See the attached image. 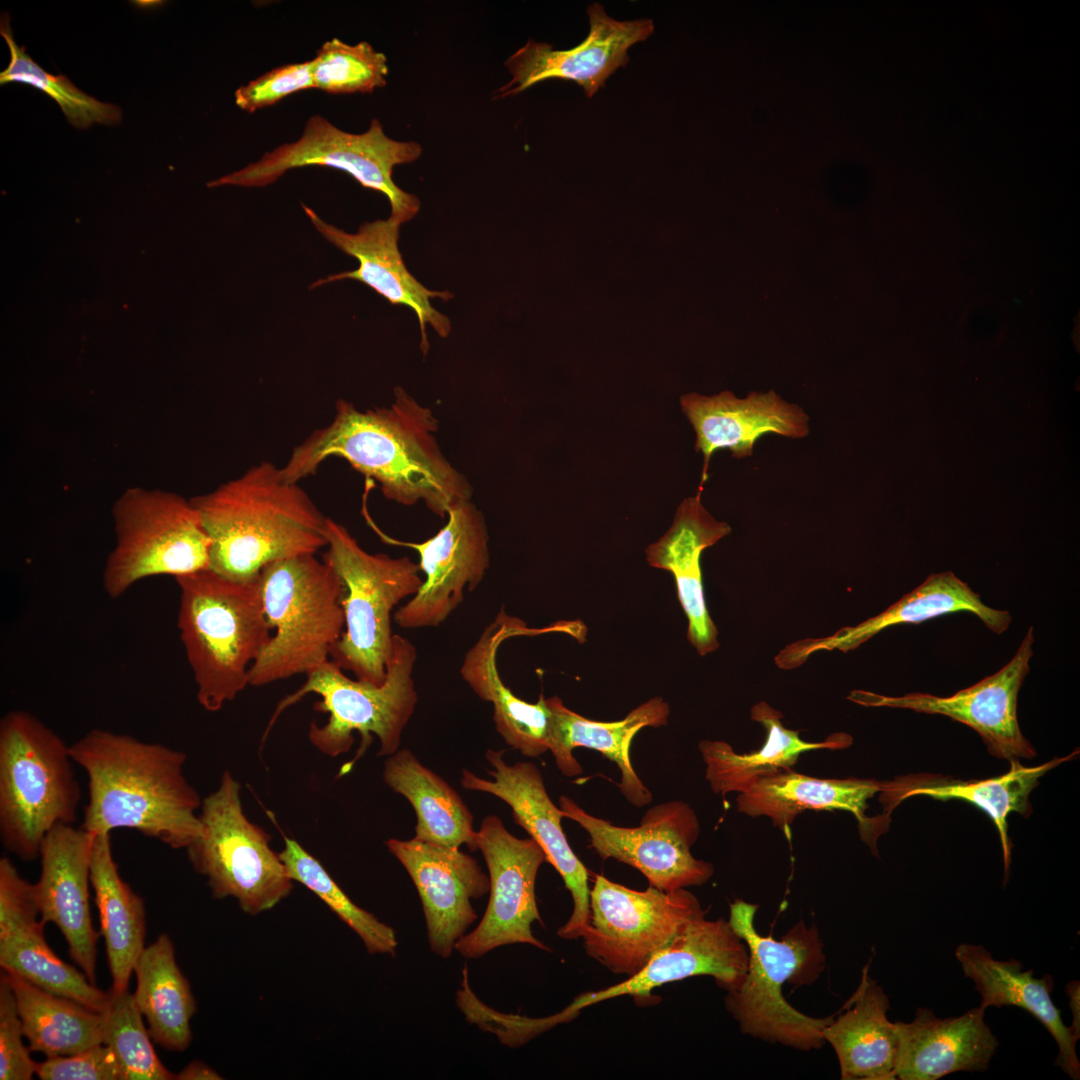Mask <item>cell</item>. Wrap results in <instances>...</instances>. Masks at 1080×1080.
<instances>
[{
  "instance_id": "5b68a950",
  "label": "cell",
  "mask_w": 1080,
  "mask_h": 1080,
  "mask_svg": "<svg viewBox=\"0 0 1080 1080\" xmlns=\"http://www.w3.org/2000/svg\"><path fill=\"white\" fill-rule=\"evenodd\" d=\"M70 746L26 711L0 721V839L23 861L39 857L58 824L77 819L81 788Z\"/></svg>"
},
{
  "instance_id": "ffe728a7",
  "label": "cell",
  "mask_w": 1080,
  "mask_h": 1080,
  "mask_svg": "<svg viewBox=\"0 0 1080 1080\" xmlns=\"http://www.w3.org/2000/svg\"><path fill=\"white\" fill-rule=\"evenodd\" d=\"M747 968V946L729 922L701 916L691 921L636 974L605 989L583 993L560 1013L534 1019V1024L542 1033L556 1024L571 1021L581 1009L590 1005L626 995L648 999L653 989L691 976H712L721 988L736 990L741 986Z\"/></svg>"
},
{
  "instance_id": "e575fe53",
  "label": "cell",
  "mask_w": 1080,
  "mask_h": 1080,
  "mask_svg": "<svg viewBox=\"0 0 1080 1080\" xmlns=\"http://www.w3.org/2000/svg\"><path fill=\"white\" fill-rule=\"evenodd\" d=\"M90 881L99 913L112 977V990L123 992L145 948L146 913L143 899L120 876L110 834L95 835Z\"/></svg>"
},
{
  "instance_id": "d4e9b609",
  "label": "cell",
  "mask_w": 1080,
  "mask_h": 1080,
  "mask_svg": "<svg viewBox=\"0 0 1080 1080\" xmlns=\"http://www.w3.org/2000/svg\"><path fill=\"white\" fill-rule=\"evenodd\" d=\"M95 835L72 824H58L40 848L41 872L32 884L40 919L62 932L68 952L87 978L95 983L96 943L90 913V866Z\"/></svg>"
},
{
  "instance_id": "cb8c5ba5",
  "label": "cell",
  "mask_w": 1080,
  "mask_h": 1080,
  "mask_svg": "<svg viewBox=\"0 0 1080 1080\" xmlns=\"http://www.w3.org/2000/svg\"><path fill=\"white\" fill-rule=\"evenodd\" d=\"M303 210L315 229L328 242L358 261V267L314 282L310 288L344 279L356 280L372 288L393 305L412 309L419 321L420 349L427 353L429 343L426 325L429 324L440 337H447L451 330L449 318L437 311L430 300H449L448 291L426 288L408 271L398 248L401 224L390 217L364 222L356 233H348L324 221L312 208L302 204Z\"/></svg>"
},
{
  "instance_id": "3957f363",
  "label": "cell",
  "mask_w": 1080,
  "mask_h": 1080,
  "mask_svg": "<svg viewBox=\"0 0 1080 1080\" xmlns=\"http://www.w3.org/2000/svg\"><path fill=\"white\" fill-rule=\"evenodd\" d=\"M190 501L210 540L209 569L225 578L251 580L272 562L327 547V517L272 462Z\"/></svg>"
},
{
  "instance_id": "8992f818",
  "label": "cell",
  "mask_w": 1080,
  "mask_h": 1080,
  "mask_svg": "<svg viewBox=\"0 0 1080 1080\" xmlns=\"http://www.w3.org/2000/svg\"><path fill=\"white\" fill-rule=\"evenodd\" d=\"M417 651L413 643L394 634L392 652L381 685L349 678L331 659L306 675L305 683L284 697L276 706L263 740L278 716L304 696L314 693L320 700L314 709L327 713L325 724L310 723L308 739L322 754L337 757L347 753L354 742L353 733L361 736L355 758L340 769L349 772L372 741L379 740L378 756H390L399 750L404 728L412 717L418 695L413 680Z\"/></svg>"
},
{
  "instance_id": "5bb4252c",
  "label": "cell",
  "mask_w": 1080,
  "mask_h": 1080,
  "mask_svg": "<svg viewBox=\"0 0 1080 1080\" xmlns=\"http://www.w3.org/2000/svg\"><path fill=\"white\" fill-rule=\"evenodd\" d=\"M565 818L588 834L590 847L603 859H615L640 871L649 885L673 891L706 883L714 873L711 863L696 859L691 847L700 834L695 811L684 801H669L648 809L637 827H621L589 814L562 795Z\"/></svg>"
},
{
  "instance_id": "4316f807",
  "label": "cell",
  "mask_w": 1080,
  "mask_h": 1080,
  "mask_svg": "<svg viewBox=\"0 0 1080 1080\" xmlns=\"http://www.w3.org/2000/svg\"><path fill=\"white\" fill-rule=\"evenodd\" d=\"M682 411L696 434L695 450L704 457L698 491L708 478L709 461L719 449L735 458L753 454L757 440L768 433L801 439L809 434V416L775 392H752L737 398L729 391L715 396L687 394L680 399Z\"/></svg>"
},
{
  "instance_id": "d590c367",
  "label": "cell",
  "mask_w": 1080,
  "mask_h": 1080,
  "mask_svg": "<svg viewBox=\"0 0 1080 1080\" xmlns=\"http://www.w3.org/2000/svg\"><path fill=\"white\" fill-rule=\"evenodd\" d=\"M383 780L405 797L417 818L415 840L449 848L477 849L474 817L460 795L439 775L424 766L409 749L388 756Z\"/></svg>"
},
{
  "instance_id": "f6af8a7d",
  "label": "cell",
  "mask_w": 1080,
  "mask_h": 1080,
  "mask_svg": "<svg viewBox=\"0 0 1080 1080\" xmlns=\"http://www.w3.org/2000/svg\"><path fill=\"white\" fill-rule=\"evenodd\" d=\"M24 1036L14 993L8 982L0 978V1080H30L36 1074L37 1063L30 1049L23 1044Z\"/></svg>"
},
{
  "instance_id": "4fadbf2b",
  "label": "cell",
  "mask_w": 1080,
  "mask_h": 1080,
  "mask_svg": "<svg viewBox=\"0 0 1080 1080\" xmlns=\"http://www.w3.org/2000/svg\"><path fill=\"white\" fill-rule=\"evenodd\" d=\"M685 888L638 891L595 875L590 917L582 938L586 953L615 974L640 971L696 918L705 916Z\"/></svg>"
},
{
  "instance_id": "30bf717a",
  "label": "cell",
  "mask_w": 1080,
  "mask_h": 1080,
  "mask_svg": "<svg viewBox=\"0 0 1080 1080\" xmlns=\"http://www.w3.org/2000/svg\"><path fill=\"white\" fill-rule=\"evenodd\" d=\"M421 154L419 143L390 138L376 118L366 131L352 133L315 114L307 119L298 139L265 152L257 161L212 180L207 186L265 187L292 169L329 167L349 174L362 187L385 195L391 208L389 217L403 224L417 215L420 200L395 184L393 169L417 160Z\"/></svg>"
},
{
  "instance_id": "8d00e7d4",
  "label": "cell",
  "mask_w": 1080,
  "mask_h": 1080,
  "mask_svg": "<svg viewBox=\"0 0 1080 1080\" xmlns=\"http://www.w3.org/2000/svg\"><path fill=\"white\" fill-rule=\"evenodd\" d=\"M133 973L134 1000L148 1023L152 1040L167 1050L185 1051L192 1040L190 1021L197 1005L166 933L143 949Z\"/></svg>"
},
{
  "instance_id": "d6a6232c",
  "label": "cell",
  "mask_w": 1080,
  "mask_h": 1080,
  "mask_svg": "<svg viewBox=\"0 0 1080 1080\" xmlns=\"http://www.w3.org/2000/svg\"><path fill=\"white\" fill-rule=\"evenodd\" d=\"M750 715L766 730L765 742L759 749L737 753L720 740H703L698 745L706 766L705 779L715 794H739L760 778L790 770L803 752L844 749L853 743L852 736L844 732L831 734L821 742L804 741L799 736L800 730L786 728L781 712L765 701L755 704Z\"/></svg>"
},
{
  "instance_id": "52a82bcc",
  "label": "cell",
  "mask_w": 1080,
  "mask_h": 1080,
  "mask_svg": "<svg viewBox=\"0 0 1080 1080\" xmlns=\"http://www.w3.org/2000/svg\"><path fill=\"white\" fill-rule=\"evenodd\" d=\"M272 637L249 669V685L307 675L328 660L345 627L343 584L316 554L277 560L260 572Z\"/></svg>"
},
{
  "instance_id": "ee69618b",
  "label": "cell",
  "mask_w": 1080,
  "mask_h": 1080,
  "mask_svg": "<svg viewBox=\"0 0 1080 1080\" xmlns=\"http://www.w3.org/2000/svg\"><path fill=\"white\" fill-rule=\"evenodd\" d=\"M315 89L311 61L281 65L241 85L234 93L241 110L254 113L294 93Z\"/></svg>"
},
{
  "instance_id": "9c48e42d",
  "label": "cell",
  "mask_w": 1080,
  "mask_h": 1080,
  "mask_svg": "<svg viewBox=\"0 0 1080 1080\" xmlns=\"http://www.w3.org/2000/svg\"><path fill=\"white\" fill-rule=\"evenodd\" d=\"M326 536L322 560L344 587L345 627L330 658L357 680L381 685L393 646L391 613L419 591L423 582L419 565L407 556L367 552L345 526L331 518L326 520Z\"/></svg>"
},
{
  "instance_id": "e0dca14e",
  "label": "cell",
  "mask_w": 1080,
  "mask_h": 1080,
  "mask_svg": "<svg viewBox=\"0 0 1080 1080\" xmlns=\"http://www.w3.org/2000/svg\"><path fill=\"white\" fill-rule=\"evenodd\" d=\"M1033 627L1026 632L1013 658L996 673L951 696L909 693L886 696L865 690H853L847 697L865 707L909 709L917 713L938 714L965 724L976 731L996 758L1032 759L1036 751L1022 734L1017 718L1018 693L1030 670L1033 655Z\"/></svg>"
},
{
  "instance_id": "f546056e",
  "label": "cell",
  "mask_w": 1080,
  "mask_h": 1080,
  "mask_svg": "<svg viewBox=\"0 0 1080 1080\" xmlns=\"http://www.w3.org/2000/svg\"><path fill=\"white\" fill-rule=\"evenodd\" d=\"M701 492L679 505L668 531L646 549L652 567L667 570L676 582L678 600L688 620L687 639L700 656L719 647L718 630L708 612L700 566L702 552L731 532L701 502Z\"/></svg>"
},
{
  "instance_id": "277c9868",
  "label": "cell",
  "mask_w": 1080,
  "mask_h": 1080,
  "mask_svg": "<svg viewBox=\"0 0 1080 1080\" xmlns=\"http://www.w3.org/2000/svg\"><path fill=\"white\" fill-rule=\"evenodd\" d=\"M178 629L197 686V700L217 712L249 685V669L273 630L265 616L260 575L225 578L209 568L175 577Z\"/></svg>"
},
{
  "instance_id": "ac0fdd59",
  "label": "cell",
  "mask_w": 1080,
  "mask_h": 1080,
  "mask_svg": "<svg viewBox=\"0 0 1080 1080\" xmlns=\"http://www.w3.org/2000/svg\"><path fill=\"white\" fill-rule=\"evenodd\" d=\"M530 632L534 630L501 609L466 653L460 673L480 699L492 703L495 728L509 746L532 758L550 751L563 775L578 776L583 768L566 747L556 708L558 697L540 695L536 703H529L514 695L499 675L500 645Z\"/></svg>"
},
{
  "instance_id": "f35d334b",
  "label": "cell",
  "mask_w": 1080,
  "mask_h": 1080,
  "mask_svg": "<svg viewBox=\"0 0 1080 1080\" xmlns=\"http://www.w3.org/2000/svg\"><path fill=\"white\" fill-rule=\"evenodd\" d=\"M558 716L567 748L585 747L600 752L615 763L621 773L618 787L629 803L642 807L652 801V793L636 774L630 759L634 736L644 727L667 724L670 707L662 697H653L631 710L622 720L602 722L588 719L567 708L559 699Z\"/></svg>"
},
{
  "instance_id": "7dc6e473",
  "label": "cell",
  "mask_w": 1080,
  "mask_h": 1080,
  "mask_svg": "<svg viewBox=\"0 0 1080 1080\" xmlns=\"http://www.w3.org/2000/svg\"><path fill=\"white\" fill-rule=\"evenodd\" d=\"M177 1080H219L222 1077L201 1061H192L175 1075Z\"/></svg>"
},
{
  "instance_id": "7a4b0ae2",
  "label": "cell",
  "mask_w": 1080,
  "mask_h": 1080,
  "mask_svg": "<svg viewBox=\"0 0 1080 1080\" xmlns=\"http://www.w3.org/2000/svg\"><path fill=\"white\" fill-rule=\"evenodd\" d=\"M70 752L88 777L83 830L133 829L172 849L201 835L202 799L184 775V752L104 729L87 732Z\"/></svg>"
},
{
  "instance_id": "bcb514c9",
  "label": "cell",
  "mask_w": 1080,
  "mask_h": 1080,
  "mask_svg": "<svg viewBox=\"0 0 1080 1080\" xmlns=\"http://www.w3.org/2000/svg\"><path fill=\"white\" fill-rule=\"evenodd\" d=\"M36 1075L42 1080H123L120 1064L105 1044L72 1055L47 1057L37 1063Z\"/></svg>"
},
{
  "instance_id": "2e32d148",
  "label": "cell",
  "mask_w": 1080,
  "mask_h": 1080,
  "mask_svg": "<svg viewBox=\"0 0 1080 1080\" xmlns=\"http://www.w3.org/2000/svg\"><path fill=\"white\" fill-rule=\"evenodd\" d=\"M388 541L416 550L424 574L419 591L393 614L405 629L441 625L463 602L465 591L480 585L490 565L486 520L471 499L454 504L446 524L429 539Z\"/></svg>"
},
{
  "instance_id": "60d3db41",
  "label": "cell",
  "mask_w": 1080,
  "mask_h": 1080,
  "mask_svg": "<svg viewBox=\"0 0 1080 1080\" xmlns=\"http://www.w3.org/2000/svg\"><path fill=\"white\" fill-rule=\"evenodd\" d=\"M0 34L10 52L8 66L0 73L1 85L15 82L41 90L60 106L68 122L77 128H88L94 123H120L122 111L118 106L97 100L78 89L65 75L54 76L38 65L25 48L15 42L6 13L0 21Z\"/></svg>"
},
{
  "instance_id": "603a6c76",
  "label": "cell",
  "mask_w": 1080,
  "mask_h": 1080,
  "mask_svg": "<svg viewBox=\"0 0 1080 1080\" xmlns=\"http://www.w3.org/2000/svg\"><path fill=\"white\" fill-rule=\"evenodd\" d=\"M32 884L12 861L0 859V966L51 993L105 1012L111 1001L87 976L60 959L44 936Z\"/></svg>"
},
{
  "instance_id": "1f68e13d",
  "label": "cell",
  "mask_w": 1080,
  "mask_h": 1080,
  "mask_svg": "<svg viewBox=\"0 0 1080 1080\" xmlns=\"http://www.w3.org/2000/svg\"><path fill=\"white\" fill-rule=\"evenodd\" d=\"M955 956L964 976L974 982V988L981 996V1008L1017 1006L1032 1014L1057 1043L1055 1065L1073 1080L1080 1079V1061L1076 1052L1078 1038L1064 1024L1061 1010L1052 1001L1054 981L1051 975L1035 978L1033 970H1022L1021 962L994 959L982 945L960 944Z\"/></svg>"
},
{
  "instance_id": "44dd1931",
  "label": "cell",
  "mask_w": 1080,
  "mask_h": 1080,
  "mask_svg": "<svg viewBox=\"0 0 1080 1080\" xmlns=\"http://www.w3.org/2000/svg\"><path fill=\"white\" fill-rule=\"evenodd\" d=\"M587 38L568 50L551 44L528 42L504 63L510 81L494 91V99L514 96L548 79L576 82L592 97L618 68L629 62L628 49L654 32L651 19L619 21L607 15L599 3L588 6Z\"/></svg>"
},
{
  "instance_id": "ba28073f",
  "label": "cell",
  "mask_w": 1080,
  "mask_h": 1080,
  "mask_svg": "<svg viewBox=\"0 0 1080 1080\" xmlns=\"http://www.w3.org/2000/svg\"><path fill=\"white\" fill-rule=\"evenodd\" d=\"M757 908L743 900L730 905L728 922L747 946L748 968L741 986L728 991L726 1007L746 1034L801 1050L819 1048L834 1016L809 1017L781 991L786 981L810 984L819 976L825 957L818 932L799 922L781 940L761 936L754 925Z\"/></svg>"
},
{
  "instance_id": "f1b7e54d",
  "label": "cell",
  "mask_w": 1080,
  "mask_h": 1080,
  "mask_svg": "<svg viewBox=\"0 0 1080 1080\" xmlns=\"http://www.w3.org/2000/svg\"><path fill=\"white\" fill-rule=\"evenodd\" d=\"M884 781L845 778L823 779L792 769L758 779L736 798L737 810L750 817L765 816L773 825L787 830L806 810H844L859 824L861 838L877 855V838L887 831L889 816L865 814L868 800L883 789Z\"/></svg>"
},
{
  "instance_id": "83f0119b",
  "label": "cell",
  "mask_w": 1080,
  "mask_h": 1080,
  "mask_svg": "<svg viewBox=\"0 0 1080 1080\" xmlns=\"http://www.w3.org/2000/svg\"><path fill=\"white\" fill-rule=\"evenodd\" d=\"M985 1011L978 1006L958 1017L938 1018L919 1007L912 1021L894 1022L895 1077L936 1080L958 1071L987 1070L999 1042L984 1020Z\"/></svg>"
},
{
  "instance_id": "c3c4849f",
  "label": "cell",
  "mask_w": 1080,
  "mask_h": 1080,
  "mask_svg": "<svg viewBox=\"0 0 1080 1080\" xmlns=\"http://www.w3.org/2000/svg\"><path fill=\"white\" fill-rule=\"evenodd\" d=\"M1066 993L1069 998V1005L1073 1015V1022L1070 1026L1072 1033L1079 1039L1080 1038V1000H1079V981H1071L1066 985Z\"/></svg>"
},
{
  "instance_id": "4dcf8cb0",
  "label": "cell",
  "mask_w": 1080,
  "mask_h": 1080,
  "mask_svg": "<svg viewBox=\"0 0 1080 1080\" xmlns=\"http://www.w3.org/2000/svg\"><path fill=\"white\" fill-rule=\"evenodd\" d=\"M1077 755L1078 749L1068 756L1033 767H1026L1019 760H1011L1006 774L985 780L962 781L926 774L898 777L884 781L879 799L888 816L898 804L913 796H927L942 801L958 799L975 805L991 818L998 830L1007 878L1012 850L1007 833L1008 815L1016 812L1028 818L1032 813L1029 797L1038 786L1039 779Z\"/></svg>"
},
{
  "instance_id": "9a60e30c",
  "label": "cell",
  "mask_w": 1080,
  "mask_h": 1080,
  "mask_svg": "<svg viewBox=\"0 0 1080 1080\" xmlns=\"http://www.w3.org/2000/svg\"><path fill=\"white\" fill-rule=\"evenodd\" d=\"M477 849L487 865L490 897L481 921L457 942L455 950L467 959L516 943L550 951L531 929L536 921L542 924L535 887L539 868L547 862L543 849L531 837L511 834L496 815L483 819Z\"/></svg>"
},
{
  "instance_id": "b9f144b4",
  "label": "cell",
  "mask_w": 1080,
  "mask_h": 1080,
  "mask_svg": "<svg viewBox=\"0 0 1080 1080\" xmlns=\"http://www.w3.org/2000/svg\"><path fill=\"white\" fill-rule=\"evenodd\" d=\"M104 1012L103 1044L114 1052L123 1080H173L157 1056L151 1036L145 1028L133 994L128 990L114 992Z\"/></svg>"
},
{
  "instance_id": "7bdbcfd3",
  "label": "cell",
  "mask_w": 1080,
  "mask_h": 1080,
  "mask_svg": "<svg viewBox=\"0 0 1080 1080\" xmlns=\"http://www.w3.org/2000/svg\"><path fill=\"white\" fill-rule=\"evenodd\" d=\"M310 61L315 89L328 94L372 93L386 85L389 73L386 55L366 41L332 38Z\"/></svg>"
},
{
  "instance_id": "6da1fadb",
  "label": "cell",
  "mask_w": 1080,
  "mask_h": 1080,
  "mask_svg": "<svg viewBox=\"0 0 1080 1080\" xmlns=\"http://www.w3.org/2000/svg\"><path fill=\"white\" fill-rule=\"evenodd\" d=\"M439 421L403 388L394 389L387 407L361 411L338 399L334 417L295 446L281 472L300 483L329 458L347 461L383 495L411 506L423 501L439 517L461 500L471 499L472 487L442 453L435 434Z\"/></svg>"
},
{
  "instance_id": "836d02e7",
  "label": "cell",
  "mask_w": 1080,
  "mask_h": 1080,
  "mask_svg": "<svg viewBox=\"0 0 1080 1080\" xmlns=\"http://www.w3.org/2000/svg\"><path fill=\"white\" fill-rule=\"evenodd\" d=\"M846 1011L824 1028L823 1038L834 1048L844 1080H892L898 1039L887 1018L890 1003L882 987L868 975L845 1005Z\"/></svg>"
},
{
  "instance_id": "7c38bea8",
  "label": "cell",
  "mask_w": 1080,
  "mask_h": 1080,
  "mask_svg": "<svg viewBox=\"0 0 1080 1080\" xmlns=\"http://www.w3.org/2000/svg\"><path fill=\"white\" fill-rule=\"evenodd\" d=\"M113 519L116 543L103 572V587L111 598L147 577H178L209 568L210 540L190 500L132 487L115 502Z\"/></svg>"
},
{
  "instance_id": "d6986e66",
  "label": "cell",
  "mask_w": 1080,
  "mask_h": 1080,
  "mask_svg": "<svg viewBox=\"0 0 1080 1080\" xmlns=\"http://www.w3.org/2000/svg\"><path fill=\"white\" fill-rule=\"evenodd\" d=\"M485 758L492 779H485L463 769L460 783L467 790L498 797L512 810L515 822L543 849L549 862L562 877L572 895L573 912L557 934L567 940L582 937L590 917L588 871L573 852L563 831L564 817L549 797L538 767L530 762L507 764L504 751L488 749Z\"/></svg>"
},
{
  "instance_id": "7402d4cb",
  "label": "cell",
  "mask_w": 1080,
  "mask_h": 1080,
  "mask_svg": "<svg viewBox=\"0 0 1080 1080\" xmlns=\"http://www.w3.org/2000/svg\"><path fill=\"white\" fill-rule=\"evenodd\" d=\"M385 844L417 889L431 951L441 958L450 957L457 942L477 920L471 901L489 892V875L459 848L414 838H391Z\"/></svg>"
},
{
  "instance_id": "74e56055",
  "label": "cell",
  "mask_w": 1080,
  "mask_h": 1080,
  "mask_svg": "<svg viewBox=\"0 0 1080 1080\" xmlns=\"http://www.w3.org/2000/svg\"><path fill=\"white\" fill-rule=\"evenodd\" d=\"M30 1051L46 1057L72 1055L103 1044L104 1012L44 990L5 972Z\"/></svg>"
},
{
  "instance_id": "ab89813d",
  "label": "cell",
  "mask_w": 1080,
  "mask_h": 1080,
  "mask_svg": "<svg viewBox=\"0 0 1080 1080\" xmlns=\"http://www.w3.org/2000/svg\"><path fill=\"white\" fill-rule=\"evenodd\" d=\"M278 852L288 875L319 897L361 939L370 954L394 956L398 941L394 929L356 905L332 879L318 859L295 839L283 834Z\"/></svg>"
},
{
  "instance_id": "484cf974",
  "label": "cell",
  "mask_w": 1080,
  "mask_h": 1080,
  "mask_svg": "<svg viewBox=\"0 0 1080 1080\" xmlns=\"http://www.w3.org/2000/svg\"><path fill=\"white\" fill-rule=\"evenodd\" d=\"M970 612L992 632H1005L1012 616L1007 610L985 605L979 594L953 572L930 574L911 592L880 614L855 625L839 629L821 638H807L787 645L776 656V665L785 670L801 666L814 653L839 650L844 653L858 648L882 630L902 624H920L929 619L954 612Z\"/></svg>"
},
{
  "instance_id": "8fae6325",
  "label": "cell",
  "mask_w": 1080,
  "mask_h": 1080,
  "mask_svg": "<svg viewBox=\"0 0 1080 1080\" xmlns=\"http://www.w3.org/2000/svg\"><path fill=\"white\" fill-rule=\"evenodd\" d=\"M201 835L185 850L193 869L206 877L212 897L234 898L247 914L272 909L293 889L270 835L244 812L241 785L228 770L202 799Z\"/></svg>"
}]
</instances>
